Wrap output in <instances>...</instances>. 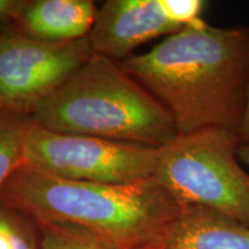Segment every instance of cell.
<instances>
[{
	"label": "cell",
	"instance_id": "obj_1",
	"mask_svg": "<svg viewBox=\"0 0 249 249\" xmlns=\"http://www.w3.org/2000/svg\"><path fill=\"white\" fill-rule=\"evenodd\" d=\"M119 64L160 102L179 135L225 130L238 138L249 91V27H185Z\"/></svg>",
	"mask_w": 249,
	"mask_h": 249
},
{
	"label": "cell",
	"instance_id": "obj_2",
	"mask_svg": "<svg viewBox=\"0 0 249 249\" xmlns=\"http://www.w3.org/2000/svg\"><path fill=\"white\" fill-rule=\"evenodd\" d=\"M0 201L37 225L76 227L114 249H157L185 208L155 179L128 185L74 181L27 164L11 177Z\"/></svg>",
	"mask_w": 249,
	"mask_h": 249
},
{
	"label": "cell",
	"instance_id": "obj_3",
	"mask_svg": "<svg viewBox=\"0 0 249 249\" xmlns=\"http://www.w3.org/2000/svg\"><path fill=\"white\" fill-rule=\"evenodd\" d=\"M31 114L53 132L157 149L179 136L166 110L119 61L96 53Z\"/></svg>",
	"mask_w": 249,
	"mask_h": 249
},
{
	"label": "cell",
	"instance_id": "obj_4",
	"mask_svg": "<svg viewBox=\"0 0 249 249\" xmlns=\"http://www.w3.org/2000/svg\"><path fill=\"white\" fill-rule=\"evenodd\" d=\"M225 130L179 135L158 150L154 179L182 207L210 209L249 226V174Z\"/></svg>",
	"mask_w": 249,
	"mask_h": 249
},
{
	"label": "cell",
	"instance_id": "obj_5",
	"mask_svg": "<svg viewBox=\"0 0 249 249\" xmlns=\"http://www.w3.org/2000/svg\"><path fill=\"white\" fill-rule=\"evenodd\" d=\"M157 148L49 130L35 124L26 143V164L57 178L111 185L154 179Z\"/></svg>",
	"mask_w": 249,
	"mask_h": 249
},
{
	"label": "cell",
	"instance_id": "obj_6",
	"mask_svg": "<svg viewBox=\"0 0 249 249\" xmlns=\"http://www.w3.org/2000/svg\"><path fill=\"white\" fill-rule=\"evenodd\" d=\"M93 54L88 38L51 43L0 24V111L31 114Z\"/></svg>",
	"mask_w": 249,
	"mask_h": 249
},
{
	"label": "cell",
	"instance_id": "obj_7",
	"mask_svg": "<svg viewBox=\"0 0 249 249\" xmlns=\"http://www.w3.org/2000/svg\"><path fill=\"white\" fill-rule=\"evenodd\" d=\"M180 29L165 17L160 0H108L87 38L96 54L123 61L140 45Z\"/></svg>",
	"mask_w": 249,
	"mask_h": 249
},
{
	"label": "cell",
	"instance_id": "obj_8",
	"mask_svg": "<svg viewBox=\"0 0 249 249\" xmlns=\"http://www.w3.org/2000/svg\"><path fill=\"white\" fill-rule=\"evenodd\" d=\"M97 13L91 0H24L12 23L35 39L71 42L88 37Z\"/></svg>",
	"mask_w": 249,
	"mask_h": 249
},
{
	"label": "cell",
	"instance_id": "obj_9",
	"mask_svg": "<svg viewBox=\"0 0 249 249\" xmlns=\"http://www.w3.org/2000/svg\"><path fill=\"white\" fill-rule=\"evenodd\" d=\"M157 249H249V226L201 207H185Z\"/></svg>",
	"mask_w": 249,
	"mask_h": 249
},
{
	"label": "cell",
	"instance_id": "obj_10",
	"mask_svg": "<svg viewBox=\"0 0 249 249\" xmlns=\"http://www.w3.org/2000/svg\"><path fill=\"white\" fill-rule=\"evenodd\" d=\"M36 124L33 114L0 111V194L11 177L26 164V143Z\"/></svg>",
	"mask_w": 249,
	"mask_h": 249
},
{
	"label": "cell",
	"instance_id": "obj_11",
	"mask_svg": "<svg viewBox=\"0 0 249 249\" xmlns=\"http://www.w3.org/2000/svg\"><path fill=\"white\" fill-rule=\"evenodd\" d=\"M0 249H42L39 226L2 201H0Z\"/></svg>",
	"mask_w": 249,
	"mask_h": 249
},
{
	"label": "cell",
	"instance_id": "obj_12",
	"mask_svg": "<svg viewBox=\"0 0 249 249\" xmlns=\"http://www.w3.org/2000/svg\"><path fill=\"white\" fill-rule=\"evenodd\" d=\"M42 233V249H111L95 236L76 227L38 225Z\"/></svg>",
	"mask_w": 249,
	"mask_h": 249
},
{
	"label": "cell",
	"instance_id": "obj_13",
	"mask_svg": "<svg viewBox=\"0 0 249 249\" xmlns=\"http://www.w3.org/2000/svg\"><path fill=\"white\" fill-rule=\"evenodd\" d=\"M160 5L165 17L179 28L205 22L202 15L207 2L203 0H160Z\"/></svg>",
	"mask_w": 249,
	"mask_h": 249
},
{
	"label": "cell",
	"instance_id": "obj_14",
	"mask_svg": "<svg viewBox=\"0 0 249 249\" xmlns=\"http://www.w3.org/2000/svg\"><path fill=\"white\" fill-rule=\"evenodd\" d=\"M24 0H0V24L13 22Z\"/></svg>",
	"mask_w": 249,
	"mask_h": 249
},
{
	"label": "cell",
	"instance_id": "obj_15",
	"mask_svg": "<svg viewBox=\"0 0 249 249\" xmlns=\"http://www.w3.org/2000/svg\"><path fill=\"white\" fill-rule=\"evenodd\" d=\"M239 143L249 142V91L247 96V102H246L244 117H242L241 126L238 133Z\"/></svg>",
	"mask_w": 249,
	"mask_h": 249
},
{
	"label": "cell",
	"instance_id": "obj_16",
	"mask_svg": "<svg viewBox=\"0 0 249 249\" xmlns=\"http://www.w3.org/2000/svg\"><path fill=\"white\" fill-rule=\"evenodd\" d=\"M236 155H238L239 160L241 163L249 166V142L239 143L238 149H236Z\"/></svg>",
	"mask_w": 249,
	"mask_h": 249
},
{
	"label": "cell",
	"instance_id": "obj_17",
	"mask_svg": "<svg viewBox=\"0 0 249 249\" xmlns=\"http://www.w3.org/2000/svg\"><path fill=\"white\" fill-rule=\"evenodd\" d=\"M111 249H114V248H112V247H111Z\"/></svg>",
	"mask_w": 249,
	"mask_h": 249
}]
</instances>
